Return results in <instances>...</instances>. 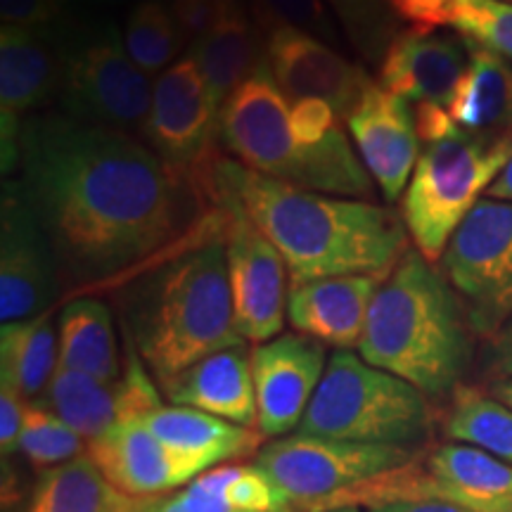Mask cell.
<instances>
[{
  "label": "cell",
  "mask_w": 512,
  "mask_h": 512,
  "mask_svg": "<svg viewBox=\"0 0 512 512\" xmlns=\"http://www.w3.org/2000/svg\"><path fill=\"white\" fill-rule=\"evenodd\" d=\"M164 501L174 512H294V503L273 479L245 463L211 467Z\"/></svg>",
  "instance_id": "25"
},
{
  "label": "cell",
  "mask_w": 512,
  "mask_h": 512,
  "mask_svg": "<svg viewBox=\"0 0 512 512\" xmlns=\"http://www.w3.org/2000/svg\"><path fill=\"white\" fill-rule=\"evenodd\" d=\"M512 159V131L467 133L425 145L401 200V219L430 264Z\"/></svg>",
  "instance_id": "7"
},
{
  "label": "cell",
  "mask_w": 512,
  "mask_h": 512,
  "mask_svg": "<svg viewBox=\"0 0 512 512\" xmlns=\"http://www.w3.org/2000/svg\"><path fill=\"white\" fill-rule=\"evenodd\" d=\"M254 22L271 34L275 29H299L320 41H335L337 31L323 0H254Z\"/></svg>",
  "instance_id": "36"
},
{
  "label": "cell",
  "mask_w": 512,
  "mask_h": 512,
  "mask_svg": "<svg viewBox=\"0 0 512 512\" xmlns=\"http://www.w3.org/2000/svg\"><path fill=\"white\" fill-rule=\"evenodd\" d=\"M188 55L200 64L211 93L223 107V102L261 62L252 19L238 5L209 34L197 38Z\"/></svg>",
  "instance_id": "30"
},
{
  "label": "cell",
  "mask_w": 512,
  "mask_h": 512,
  "mask_svg": "<svg viewBox=\"0 0 512 512\" xmlns=\"http://www.w3.org/2000/svg\"><path fill=\"white\" fill-rule=\"evenodd\" d=\"M446 501L475 512H512V465L482 448L441 444L425 465L413 463L380 477L373 503Z\"/></svg>",
  "instance_id": "12"
},
{
  "label": "cell",
  "mask_w": 512,
  "mask_h": 512,
  "mask_svg": "<svg viewBox=\"0 0 512 512\" xmlns=\"http://www.w3.org/2000/svg\"><path fill=\"white\" fill-rule=\"evenodd\" d=\"M88 458L126 496L152 498L190 484L202 472L169 451L140 420L114 425L86 448Z\"/></svg>",
  "instance_id": "20"
},
{
  "label": "cell",
  "mask_w": 512,
  "mask_h": 512,
  "mask_svg": "<svg viewBox=\"0 0 512 512\" xmlns=\"http://www.w3.org/2000/svg\"><path fill=\"white\" fill-rule=\"evenodd\" d=\"M60 290V271L41 223L15 181H5L0 207V320L5 325L43 316Z\"/></svg>",
  "instance_id": "14"
},
{
  "label": "cell",
  "mask_w": 512,
  "mask_h": 512,
  "mask_svg": "<svg viewBox=\"0 0 512 512\" xmlns=\"http://www.w3.org/2000/svg\"><path fill=\"white\" fill-rule=\"evenodd\" d=\"M219 119L221 105L200 64L185 55L157 76L152 107L140 136L171 169L200 188L211 159L219 155Z\"/></svg>",
  "instance_id": "11"
},
{
  "label": "cell",
  "mask_w": 512,
  "mask_h": 512,
  "mask_svg": "<svg viewBox=\"0 0 512 512\" xmlns=\"http://www.w3.org/2000/svg\"><path fill=\"white\" fill-rule=\"evenodd\" d=\"M347 128L384 200H399L420 159L418 124L408 100L373 81L347 119Z\"/></svg>",
  "instance_id": "19"
},
{
  "label": "cell",
  "mask_w": 512,
  "mask_h": 512,
  "mask_svg": "<svg viewBox=\"0 0 512 512\" xmlns=\"http://www.w3.org/2000/svg\"><path fill=\"white\" fill-rule=\"evenodd\" d=\"M472 325L446 275L406 249L382 278L358 354L425 396L456 392L472 361Z\"/></svg>",
  "instance_id": "4"
},
{
  "label": "cell",
  "mask_w": 512,
  "mask_h": 512,
  "mask_svg": "<svg viewBox=\"0 0 512 512\" xmlns=\"http://www.w3.org/2000/svg\"><path fill=\"white\" fill-rule=\"evenodd\" d=\"M489 370L498 380L512 377V318L494 335L489 351Z\"/></svg>",
  "instance_id": "42"
},
{
  "label": "cell",
  "mask_w": 512,
  "mask_h": 512,
  "mask_svg": "<svg viewBox=\"0 0 512 512\" xmlns=\"http://www.w3.org/2000/svg\"><path fill=\"white\" fill-rule=\"evenodd\" d=\"M140 422L169 451H174L185 463L195 465L200 472L223 465L226 460L259 453L261 439H264L259 430L233 425V422L216 418V415L174 406V403L159 406L157 411L147 413Z\"/></svg>",
  "instance_id": "24"
},
{
  "label": "cell",
  "mask_w": 512,
  "mask_h": 512,
  "mask_svg": "<svg viewBox=\"0 0 512 512\" xmlns=\"http://www.w3.org/2000/svg\"><path fill=\"white\" fill-rule=\"evenodd\" d=\"M219 140L228 157L261 176L349 200L373 197L368 169L344 128L320 145H304L294 136L290 100L266 60L223 102Z\"/></svg>",
  "instance_id": "5"
},
{
  "label": "cell",
  "mask_w": 512,
  "mask_h": 512,
  "mask_svg": "<svg viewBox=\"0 0 512 512\" xmlns=\"http://www.w3.org/2000/svg\"><path fill=\"white\" fill-rule=\"evenodd\" d=\"M491 396H496L498 401H503L505 406L512 408V377H505V380H496L491 384Z\"/></svg>",
  "instance_id": "45"
},
{
  "label": "cell",
  "mask_w": 512,
  "mask_h": 512,
  "mask_svg": "<svg viewBox=\"0 0 512 512\" xmlns=\"http://www.w3.org/2000/svg\"><path fill=\"white\" fill-rule=\"evenodd\" d=\"M150 76L140 72L114 24L86 31L62 53V100L67 117L136 136L152 107Z\"/></svg>",
  "instance_id": "9"
},
{
  "label": "cell",
  "mask_w": 512,
  "mask_h": 512,
  "mask_svg": "<svg viewBox=\"0 0 512 512\" xmlns=\"http://www.w3.org/2000/svg\"><path fill=\"white\" fill-rule=\"evenodd\" d=\"M448 27L472 46L512 62V0H456Z\"/></svg>",
  "instance_id": "34"
},
{
  "label": "cell",
  "mask_w": 512,
  "mask_h": 512,
  "mask_svg": "<svg viewBox=\"0 0 512 512\" xmlns=\"http://www.w3.org/2000/svg\"><path fill=\"white\" fill-rule=\"evenodd\" d=\"M396 19L411 24L415 31H439L448 27L456 0H387Z\"/></svg>",
  "instance_id": "40"
},
{
  "label": "cell",
  "mask_w": 512,
  "mask_h": 512,
  "mask_svg": "<svg viewBox=\"0 0 512 512\" xmlns=\"http://www.w3.org/2000/svg\"><path fill=\"white\" fill-rule=\"evenodd\" d=\"M467 53V69L448 114L467 133L512 131V62L472 43Z\"/></svg>",
  "instance_id": "26"
},
{
  "label": "cell",
  "mask_w": 512,
  "mask_h": 512,
  "mask_svg": "<svg viewBox=\"0 0 512 512\" xmlns=\"http://www.w3.org/2000/svg\"><path fill=\"white\" fill-rule=\"evenodd\" d=\"M185 36L169 0H138L124 24V46L147 76L169 69L181 53Z\"/></svg>",
  "instance_id": "32"
},
{
  "label": "cell",
  "mask_w": 512,
  "mask_h": 512,
  "mask_svg": "<svg viewBox=\"0 0 512 512\" xmlns=\"http://www.w3.org/2000/svg\"><path fill=\"white\" fill-rule=\"evenodd\" d=\"M67 10V0H0L3 24L15 27L46 29Z\"/></svg>",
  "instance_id": "39"
},
{
  "label": "cell",
  "mask_w": 512,
  "mask_h": 512,
  "mask_svg": "<svg viewBox=\"0 0 512 512\" xmlns=\"http://www.w3.org/2000/svg\"><path fill=\"white\" fill-rule=\"evenodd\" d=\"M159 387L174 406L195 408L256 430L252 354L245 347L216 351Z\"/></svg>",
  "instance_id": "23"
},
{
  "label": "cell",
  "mask_w": 512,
  "mask_h": 512,
  "mask_svg": "<svg viewBox=\"0 0 512 512\" xmlns=\"http://www.w3.org/2000/svg\"><path fill=\"white\" fill-rule=\"evenodd\" d=\"M200 190L211 207L240 209L271 240L292 283L384 275L408 249V230L392 209L294 188L223 152L211 159Z\"/></svg>",
  "instance_id": "2"
},
{
  "label": "cell",
  "mask_w": 512,
  "mask_h": 512,
  "mask_svg": "<svg viewBox=\"0 0 512 512\" xmlns=\"http://www.w3.org/2000/svg\"><path fill=\"white\" fill-rule=\"evenodd\" d=\"M60 363V337L50 311L31 320L5 323L0 330V387L22 399L46 394Z\"/></svg>",
  "instance_id": "29"
},
{
  "label": "cell",
  "mask_w": 512,
  "mask_h": 512,
  "mask_svg": "<svg viewBox=\"0 0 512 512\" xmlns=\"http://www.w3.org/2000/svg\"><path fill=\"white\" fill-rule=\"evenodd\" d=\"M178 27L185 41L192 43L209 34L230 10L238 8L240 0H169Z\"/></svg>",
  "instance_id": "38"
},
{
  "label": "cell",
  "mask_w": 512,
  "mask_h": 512,
  "mask_svg": "<svg viewBox=\"0 0 512 512\" xmlns=\"http://www.w3.org/2000/svg\"><path fill=\"white\" fill-rule=\"evenodd\" d=\"M86 439L74 432L62 418L43 406L41 401H29L24 413L19 453L27 458L34 470H53L86 453Z\"/></svg>",
  "instance_id": "33"
},
{
  "label": "cell",
  "mask_w": 512,
  "mask_h": 512,
  "mask_svg": "<svg viewBox=\"0 0 512 512\" xmlns=\"http://www.w3.org/2000/svg\"><path fill=\"white\" fill-rule=\"evenodd\" d=\"M290 121L294 136L304 145H320L342 131V119L325 100L306 98L290 102Z\"/></svg>",
  "instance_id": "37"
},
{
  "label": "cell",
  "mask_w": 512,
  "mask_h": 512,
  "mask_svg": "<svg viewBox=\"0 0 512 512\" xmlns=\"http://www.w3.org/2000/svg\"><path fill=\"white\" fill-rule=\"evenodd\" d=\"M427 396L411 382L370 366L351 349L328 358L299 434L413 448L430 434Z\"/></svg>",
  "instance_id": "6"
},
{
  "label": "cell",
  "mask_w": 512,
  "mask_h": 512,
  "mask_svg": "<svg viewBox=\"0 0 512 512\" xmlns=\"http://www.w3.org/2000/svg\"><path fill=\"white\" fill-rule=\"evenodd\" d=\"M441 273L472 330L494 337L512 318V202L484 197L448 242Z\"/></svg>",
  "instance_id": "10"
},
{
  "label": "cell",
  "mask_w": 512,
  "mask_h": 512,
  "mask_svg": "<svg viewBox=\"0 0 512 512\" xmlns=\"http://www.w3.org/2000/svg\"><path fill=\"white\" fill-rule=\"evenodd\" d=\"M467 43L437 31L396 34L380 60V86L422 107L448 110L467 69Z\"/></svg>",
  "instance_id": "21"
},
{
  "label": "cell",
  "mask_w": 512,
  "mask_h": 512,
  "mask_svg": "<svg viewBox=\"0 0 512 512\" xmlns=\"http://www.w3.org/2000/svg\"><path fill=\"white\" fill-rule=\"evenodd\" d=\"M27 399L8 387H0V451L3 458L19 453V437H22Z\"/></svg>",
  "instance_id": "41"
},
{
  "label": "cell",
  "mask_w": 512,
  "mask_h": 512,
  "mask_svg": "<svg viewBox=\"0 0 512 512\" xmlns=\"http://www.w3.org/2000/svg\"><path fill=\"white\" fill-rule=\"evenodd\" d=\"M133 342H126L124 375L114 382L57 366L41 403L79 432L86 444L124 420H143L147 413L164 406L157 384Z\"/></svg>",
  "instance_id": "15"
},
{
  "label": "cell",
  "mask_w": 512,
  "mask_h": 512,
  "mask_svg": "<svg viewBox=\"0 0 512 512\" xmlns=\"http://www.w3.org/2000/svg\"><path fill=\"white\" fill-rule=\"evenodd\" d=\"M415 451L403 446L290 434L261 446L254 465L273 479L294 508H332L339 498L413 463Z\"/></svg>",
  "instance_id": "8"
},
{
  "label": "cell",
  "mask_w": 512,
  "mask_h": 512,
  "mask_svg": "<svg viewBox=\"0 0 512 512\" xmlns=\"http://www.w3.org/2000/svg\"><path fill=\"white\" fill-rule=\"evenodd\" d=\"M366 512H475L446 501H394L370 505Z\"/></svg>",
  "instance_id": "43"
},
{
  "label": "cell",
  "mask_w": 512,
  "mask_h": 512,
  "mask_svg": "<svg viewBox=\"0 0 512 512\" xmlns=\"http://www.w3.org/2000/svg\"><path fill=\"white\" fill-rule=\"evenodd\" d=\"M100 3H110V5H121V3H128V0H100Z\"/></svg>",
  "instance_id": "47"
},
{
  "label": "cell",
  "mask_w": 512,
  "mask_h": 512,
  "mask_svg": "<svg viewBox=\"0 0 512 512\" xmlns=\"http://www.w3.org/2000/svg\"><path fill=\"white\" fill-rule=\"evenodd\" d=\"M221 209L228 211L226 252L235 325L245 342H271L283 335L290 271L271 240L240 209Z\"/></svg>",
  "instance_id": "13"
},
{
  "label": "cell",
  "mask_w": 512,
  "mask_h": 512,
  "mask_svg": "<svg viewBox=\"0 0 512 512\" xmlns=\"http://www.w3.org/2000/svg\"><path fill=\"white\" fill-rule=\"evenodd\" d=\"M57 337L60 368L91 375L102 382L121 377L112 313L100 299L76 297L64 304L57 320Z\"/></svg>",
  "instance_id": "27"
},
{
  "label": "cell",
  "mask_w": 512,
  "mask_h": 512,
  "mask_svg": "<svg viewBox=\"0 0 512 512\" xmlns=\"http://www.w3.org/2000/svg\"><path fill=\"white\" fill-rule=\"evenodd\" d=\"M325 368V344L299 332L256 344L252 349V375L256 430L261 437L280 439L299 430Z\"/></svg>",
  "instance_id": "16"
},
{
  "label": "cell",
  "mask_w": 512,
  "mask_h": 512,
  "mask_svg": "<svg viewBox=\"0 0 512 512\" xmlns=\"http://www.w3.org/2000/svg\"><path fill=\"white\" fill-rule=\"evenodd\" d=\"M354 46L370 60H382L392 38L389 24L396 19L387 0H328Z\"/></svg>",
  "instance_id": "35"
},
{
  "label": "cell",
  "mask_w": 512,
  "mask_h": 512,
  "mask_svg": "<svg viewBox=\"0 0 512 512\" xmlns=\"http://www.w3.org/2000/svg\"><path fill=\"white\" fill-rule=\"evenodd\" d=\"M226 226V209H207L174 249L121 285L126 335L159 384L216 351L245 347L230 294Z\"/></svg>",
  "instance_id": "3"
},
{
  "label": "cell",
  "mask_w": 512,
  "mask_h": 512,
  "mask_svg": "<svg viewBox=\"0 0 512 512\" xmlns=\"http://www.w3.org/2000/svg\"><path fill=\"white\" fill-rule=\"evenodd\" d=\"M384 275H342L292 283L287 294V320L292 330L325 347L358 349L370 304Z\"/></svg>",
  "instance_id": "22"
},
{
  "label": "cell",
  "mask_w": 512,
  "mask_h": 512,
  "mask_svg": "<svg viewBox=\"0 0 512 512\" xmlns=\"http://www.w3.org/2000/svg\"><path fill=\"white\" fill-rule=\"evenodd\" d=\"M446 434L458 444L482 448L512 465V408L496 396H486L475 387H458L446 418Z\"/></svg>",
  "instance_id": "31"
},
{
  "label": "cell",
  "mask_w": 512,
  "mask_h": 512,
  "mask_svg": "<svg viewBox=\"0 0 512 512\" xmlns=\"http://www.w3.org/2000/svg\"><path fill=\"white\" fill-rule=\"evenodd\" d=\"M46 29L3 24L0 29V150L3 174H15L24 114L41 107L62 83V55L50 48Z\"/></svg>",
  "instance_id": "18"
},
{
  "label": "cell",
  "mask_w": 512,
  "mask_h": 512,
  "mask_svg": "<svg viewBox=\"0 0 512 512\" xmlns=\"http://www.w3.org/2000/svg\"><path fill=\"white\" fill-rule=\"evenodd\" d=\"M316 512H363V510L358 508V505H339V508H325Z\"/></svg>",
  "instance_id": "46"
},
{
  "label": "cell",
  "mask_w": 512,
  "mask_h": 512,
  "mask_svg": "<svg viewBox=\"0 0 512 512\" xmlns=\"http://www.w3.org/2000/svg\"><path fill=\"white\" fill-rule=\"evenodd\" d=\"M147 505L119 491L83 453L43 472L27 512H145Z\"/></svg>",
  "instance_id": "28"
},
{
  "label": "cell",
  "mask_w": 512,
  "mask_h": 512,
  "mask_svg": "<svg viewBox=\"0 0 512 512\" xmlns=\"http://www.w3.org/2000/svg\"><path fill=\"white\" fill-rule=\"evenodd\" d=\"M17 174L72 292L121 287L211 209L188 176L136 136L67 114L24 121Z\"/></svg>",
  "instance_id": "1"
},
{
  "label": "cell",
  "mask_w": 512,
  "mask_h": 512,
  "mask_svg": "<svg viewBox=\"0 0 512 512\" xmlns=\"http://www.w3.org/2000/svg\"><path fill=\"white\" fill-rule=\"evenodd\" d=\"M264 60L287 100H325L344 124L373 83L366 69L299 29L266 34Z\"/></svg>",
  "instance_id": "17"
},
{
  "label": "cell",
  "mask_w": 512,
  "mask_h": 512,
  "mask_svg": "<svg viewBox=\"0 0 512 512\" xmlns=\"http://www.w3.org/2000/svg\"><path fill=\"white\" fill-rule=\"evenodd\" d=\"M484 197H489V200L512 202V159H510V164L501 171V176L491 183V188L486 190Z\"/></svg>",
  "instance_id": "44"
}]
</instances>
